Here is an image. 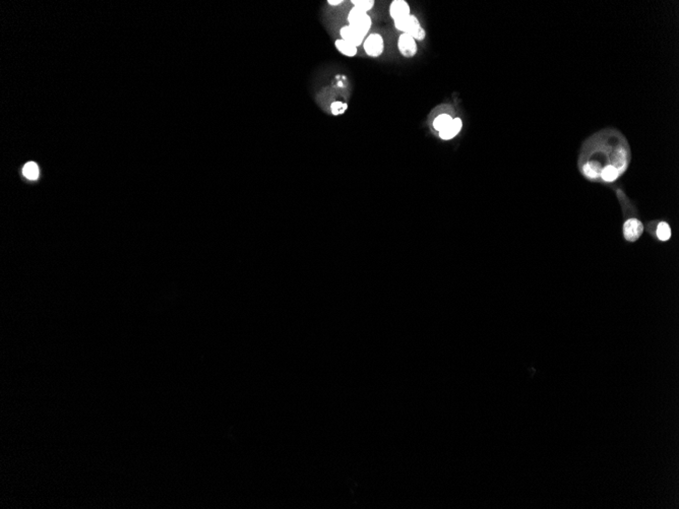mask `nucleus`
Wrapping results in <instances>:
<instances>
[{
	"label": "nucleus",
	"instance_id": "1",
	"mask_svg": "<svg viewBox=\"0 0 679 509\" xmlns=\"http://www.w3.org/2000/svg\"><path fill=\"white\" fill-rule=\"evenodd\" d=\"M599 133L583 146L579 166L588 180L611 183L627 169L629 147L618 132L606 130Z\"/></svg>",
	"mask_w": 679,
	"mask_h": 509
},
{
	"label": "nucleus",
	"instance_id": "2",
	"mask_svg": "<svg viewBox=\"0 0 679 509\" xmlns=\"http://www.w3.org/2000/svg\"><path fill=\"white\" fill-rule=\"evenodd\" d=\"M395 28L398 31L403 32L414 38L416 41H423L426 37L425 30L421 27L419 19L414 15L410 14L409 16L402 17L394 20Z\"/></svg>",
	"mask_w": 679,
	"mask_h": 509
},
{
	"label": "nucleus",
	"instance_id": "3",
	"mask_svg": "<svg viewBox=\"0 0 679 509\" xmlns=\"http://www.w3.org/2000/svg\"><path fill=\"white\" fill-rule=\"evenodd\" d=\"M347 20L349 26L356 28L357 30L362 32L365 36H367L372 26V19L370 15L367 12H364L354 6L350 9L347 16Z\"/></svg>",
	"mask_w": 679,
	"mask_h": 509
},
{
	"label": "nucleus",
	"instance_id": "4",
	"mask_svg": "<svg viewBox=\"0 0 679 509\" xmlns=\"http://www.w3.org/2000/svg\"><path fill=\"white\" fill-rule=\"evenodd\" d=\"M363 49L370 57H378L383 53L384 41L379 34H370L363 42Z\"/></svg>",
	"mask_w": 679,
	"mask_h": 509
},
{
	"label": "nucleus",
	"instance_id": "5",
	"mask_svg": "<svg viewBox=\"0 0 679 509\" xmlns=\"http://www.w3.org/2000/svg\"><path fill=\"white\" fill-rule=\"evenodd\" d=\"M623 237L628 242H635L641 238L644 232L643 223L635 218L628 219L623 224Z\"/></svg>",
	"mask_w": 679,
	"mask_h": 509
},
{
	"label": "nucleus",
	"instance_id": "6",
	"mask_svg": "<svg viewBox=\"0 0 679 509\" xmlns=\"http://www.w3.org/2000/svg\"><path fill=\"white\" fill-rule=\"evenodd\" d=\"M340 36H341V39L347 41L348 43L354 45V46L357 47V48H358L359 46L363 45V42H364V40H365L366 37H367V36H365L362 32H360V31L357 30L356 28H353V27H351V26H349V25L344 26V27L341 28V30H340Z\"/></svg>",
	"mask_w": 679,
	"mask_h": 509
},
{
	"label": "nucleus",
	"instance_id": "7",
	"mask_svg": "<svg viewBox=\"0 0 679 509\" xmlns=\"http://www.w3.org/2000/svg\"><path fill=\"white\" fill-rule=\"evenodd\" d=\"M398 49L404 57H414L417 54L418 46L416 40L407 34H401L398 39Z\"/></svg>",
	"mask_w": 679,
	"mask_h": 509
},
{
	"label": "nucleus",
	"instance_id": "8",
	"mask_svg": "<svg viewBox=\"0 0 679 509\" xmlns=\"http://www.w3.org/2000/svg\"><path fill=\"white\" fill-rule=\"evenodd\" d=\"M411 14L410 5L405 0H394L390 5V15L395 19L409 16Z\"/></svg>",
	"mask_w": 679,
	"mask_h": 509
},
{
	"label": "nucleus",
	"instance_id": "9",
	"mask_svg": "<svg viewBox=\"0 0 679 509\" xmlns=\"http://www.w3.org/2000/svg\"><path fill=\"white\" fill-rule=\"evenodd\" d=\"M462 127H463L462 119L455 118L447 127L439 131V137L443 141H449L459 134V132L462 130Z\"/></svg>",
	"mask_w": 679,
	"mask_h": 509
},
{
	"label": "nucleus",
	"instance_id": "10",
	"mask_svg": "<svg viewBox=\"0 0 679 509\" xmlns=\"http://www.w3.org/2000/svg\"><path fill=\"white\" fill-rule=\"evenodd\" d=\"M335 46L337 50L339 51L341 54L347 56V57H354L358 53V48L355 47L354 45L348 43L347 41L343 39H338L335 42Z\"/></svg>",
	"mask_w": 679,
	"mask_h": 509
},
{
	"label": "nucleus",
	"instance_id": "11",
	"mask_svg": "<svg viewBox=\"0 0 679 509\" xmlns=\"http://www.w3.org/2000/svg\"><path fill=\"white\" fill-rule=\"evenodd\" d=\"M452 120H454V118L450 115L440 114L437 117H435V119L433 120V127L436 131L439 132V131L443 130L445 127H447L452 122Z\"/></svg>",
	"mask_w": 679,
	"mask_h": 509
},
{
	"label": "nucleus",
	"instance_id": "12",
	"mask_svg": "<svg viewBox=\"0 0 679 509\" xmlns=\"http://www.w3.org/2000/svg\"><path fill=\"white\" fill-rule=\"evenodd\" d=\"M656 236L660 241H668L671 238V228L666 222H660L656 229Z\"/></svg>",
	"mask_w": 679,
	"mask_h": 509
},
{
	"label": "nucleus",
	"instance_id": "13",
	"mask_svg": "<svg viewBox=\"0 0 679 509\" xmlns=\"http://www.w3.org/2000/svg\"><path fill=\"white\" fill-rule=\"evenodd\" d=\"M22 174L29 180H37L40 174L39 166L35 162H29L24 166Z\"/></svg>",
	"mask_w": 679,
	"mask_h": 509
},
{
	"label": "nucleus",
	"instance_id": "14",
	"mask_svg": "<svg viewBox=\"0 0 679 509\" xmlns=\"http://www.w3.org/2000/svg\"><path fill=\"white\" fill-rule=\"evenodd\" d=\"M351 3L353 4L354 7H357L358 9L367 12L374 7L375 2L373 0H352Z\"/></svg>",
	"mask_w": 679,
	"mask_h": 509
},
{
	"label": "nucleus",
	"instance_id": "15",
	"mask_svg": "<svg viewBox=\"0 0 679 509\" xmlns=\"http://www.w3.org/2000/svg\"><path fill=\"white\" fill-rule=\"evenodd\" d=\"M347 108H348V105L346 103H342L340 101H336V102L332 103V105H331V110H332V113L334 115L343 114L346 111Z\"/></svg>",
	"mask_w": 679,
	"mask_h": 509
},
{
	"label": "nucleus",
	"instance_id": "16",
	"mask_svg": "<svg viewBox=\"0 0 679 509\" xmlns=\"http://www.w3.org/2000/svg\"><path fill=\"white\" fill-rule=\"evenodd\" d=\"M328 3L332 6H338L343 3V0H329Z\"/></svg>",
	"mask_w": 679,
	"mask_h": 509
}]
</instances>
